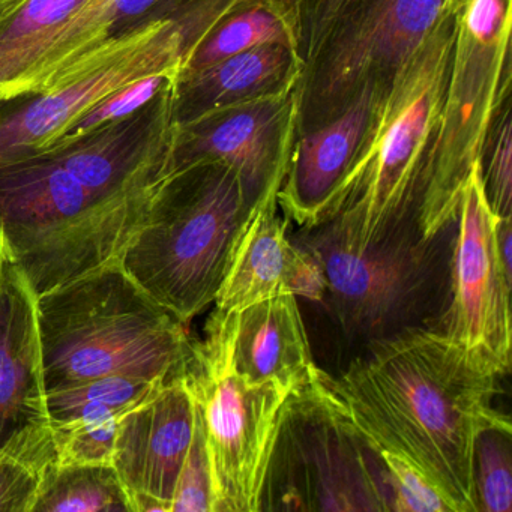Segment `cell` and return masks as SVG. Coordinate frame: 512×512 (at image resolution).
I'll use <instances>...</instances> for the list:
<instances>
[{
    "instance_id": "6da1fadb",
    "label": "cell",
    "mask_w": 512,
    "mask_h": 512,
    "mask_svg": "<svg viewBox=\"0 0 512 512\" xmlns=\"http://www.w3.org/2000/svg\"><path fill=\"white\" fill-rule=\"evenodd\" d=\"M172 85L133 115L0 164V239L40 296L119 260L166 178Z\"/></svg>"
},
{
    "instance_id": "7a4b0ae2",
    "label": "cell",
    "mask_w": 512,
    "mask_h": 512,
    "mask_svg": "<svg viewBox=\"0 0 512 512\" xmlns=\"http://www.w3.org/2000/svg\"><path fill=\"white\" fill-rule=\"evenodd\" d=\"M503 374L437 328H410L368 343L344 373L320 377L379 452L412 464L452 512H478L476 439L511 425L494 407Z\"/></svg>"
},
{
    "instance_id": "3957f363",
    "label": "cell",
    "mask_w": 512,
    "mask_h": 512,
    "mask_svg": "<svg viewBox=\"0 0 512 512\" xmlns=\"http://www.w3.org/2000/svg\"><path fill=\"white\" fill-rule=\"evenodd\" d=\"M37 316L46 391L107 376L169 383L193 349L187 325L119 260L37 296Z\"/></svg>"
},
{
    "instance_id": "277c9868",
    "label": "cell",
    "mask_w": 512,
    "mask_h": 512,
    "mask_svg": "<svg viewBox=\"0 0 512 512\" xmlns=\"http://www.w3.org/2000/svg\"><path fill=\"white\" fill-rule=\"evenodd\" d=\"M259 203L238 173L200 163L166 176L119 257L124 271L182 323L212 304Z\"/></svg>"
},
{
    "instance_id": "5b68a950",
    "label": "cell",
    "mask_w": 512,
    "mask_h": 512,
    "mask_svg": "<svg viewBox=\"0 0 512 512\" xmlns=\"http://www.w3.org/2000/svg\"><path fill=\"white\" fill-rule=\"evenodd\" d=\"M454 38L452 0L436 28L380 88L343 202L328 220L347 238L368 242L418 215L419 181L442 112Z\"/></svg>"
},
{
    "instance_id": "8992f818",
    "label": "cell",
    "mask_w": 512,
    "mask_h": 512,
    "mask_svg": "<svg viewBox=\"0 0 512 512\" xmlns=\"http://www.w3.org/2000/svg\"><path fill=\"white\" fill-rule=\"evenodd\" d=\"M452 227L425 238L418 215H409L371 241L356 242L326 221L304 229L296 245L322 268L323 299L343 331L368 344L404 329L434 328L430 320L439 307L445 311L440 298L448 296L452 241L448 247L445 236Z\"/></svg>"
},
{
    "instance_id": "52a82bcc",
    "label": "cell",
    "mask_w": 512,
    "mask_h": 512,
    "mask_svg": "<svg viewBox=\"0 0 512 512\" xmlns=\"http://www.w3.org/2000/svg\"><path fill=\"white\" fill-rule=\"evenodd\" d=\"M512 0H454L455 38L436 134L419 181L425 238L454 226L488 128L511 97Z\"/></svg>"
},
{
    "instance_id": "ba28073f",
    "label": "cell",
    "mask_w": 512,
    "mask_h": 512,
    "mask_svg": "<svg viewBox=\"0 0 512 512\" xmlns=\"http://www.w3.org/2000/svg\"><path fill=\"white\" fill-rule=\"evenodd\" d=\"M259 511H392L382 455L320 377L287 397Z\"/></svg>"
},
{
    "instance_id": "9c48e42d",
    "label": "cell",
    "mask_w": 512,
    "mask_h": 512,
    "mask_svg": "<svg viewBox=\"0 0 512 512\" xmlns=\"http://www.w3.org/2000/svg\"><path fill=\"white\" fill-rule=\"evenodd\" d=\"M205 431L214 482V512H257L278 422L289 389L245 380L233 368L215 314L193 341L185 368Z\"/></svg>"
},
{
    "instance_id": "30bf717a",
    "label": "cell",
    "mask_w": 512,
    "mask_h": 512,
    "mask_svg": "<svg viewBox=\"0 0 512 512\" xmlns=\"http://www.w3.org/2000/svg\"><path fill=\"white\" fill-rule=\"evenodd\" d=\"M452 0H349L298 85V136L340 115L364 86L383 85Z\"/></svg>"
},
{
    "instance_id": "8fae6325",
    "label": "cell",
    "mask_w": 512,
    "mask_h": 512,
    "mask_svg": "<svg viewBox=\"0 0 512 512\" xmlns=\"http://www.w3.org/2000/svg\"><path fill=\"white\" fill-rule=\"evenodd\" d=\"M187 46L172 23L151 26L119 43L67 85L0 104V164L46 151L98 101L154 74L178 76Z\"/></svg>"
},
{
    "instance_id": "7c38bea8",
    "label": "cell",
    "mask_w": 512,
    "mask_h": 512,
    "mask_svg": "<svg viewBox=\"0 0 512 512\" xmlns=\"http://www.w3.org/2000/svg\"><path fill=\"white\" fill-rule=\"evenodd\" d=\"M497 223L481 178L473 166L458 206L449 257L448 307L440 331L490 361L500 373L511 368L512 277L497 247Z\"/></svg>"
},
{
    "instance_id": "4fadbf2b",
    "label": "cell",
    "mask_w": 512,
    "mask_h": 512,
    "mask_svg": "<svg viewBox=\"0 0 512 512\" xmlns=\"http://www.w3.org/2000/svg\"><path fill=\"white\" fill-rule=\"evenodd\" d=\"M298 88L173 127L166 176L200 163L238 173L256 203L277 194L298 136Z\"/></svg>"
},
{
    "instance_id": "5bb4252c",
    "label": "cell",
    "mask_w": 512,
    "mask_h": 512,
    "mask_svg": "<svg viewBox=\"0 0 512 512\" xmlns=\"http://www.w3.org/2000/svg\"><path fill=\"white\" fill-rule=\"evenodd\" d=\"M0 454L23 458L44 473L58 463L47 413L37 295L8 259L0 265Z\"/></svg>"
},
{
    "instance_id": "9a60e30c",
    "label": "cell",
    "mask_w": 512,
    "mask_h": 512,
    "mask_svg": "<svg viewBox=\"0 0 512 512\" xmlns=\"http://www.w3.org/2000/svg\"><path fill=\"white\" fill-rule=\"evenodd\" d=\"M247 2L91 0L59 32L38 62L29 80L28 95L67 85L100 62L119 43L160 23H172L179 29L187 46L188 59L223 17Z\"/></svg>"
},
{
    "instance_id": "2e32d148",
    "label": "cell",
    "mask_w": 512,
    "mask_h": 512,
    "mask_svg": "<svg viewBox=\"0 0 512 512\" xmlns=\"http://www.w3.org/2000/svg\"><path fill=\"white\" fill-rule=\"evenodd\" d=\"M194 428L196 404L184 376L119 418L112 464L133 512H170Z\"/></svg>"
},
{
    "instance_id": "e0dca14e",
    "label": "cell",
    "mask_w": 512,
    "mask_h": 512,
    "mask_svg": "<svg viewBox=\"0 0 512 512\" xmlns=\"http://www.w3.org/2000/svg\"><path fill=\"white\" fill-rule=\"evenodd\" d=\"M382 85L364 86L331 121L296 136L277 202L287 220L313 229L331 220L370 127Z\"/></svg>"
},
{
    "instance_id": "ac0fdd59",
    "label": "cell",
    "mask_w": 512,
    "mask_h": 512,
    "mask_svg": "<svg viewBox=\"0 0 512 512\" xmlns=\"http://www.w3.org/2000/svg\"><path fill=\"white\" fill-rule=\"evenodd\" d=\"M277 194L265 197L248 221L215 298L220 311H239L281 295L323 301L325 278L317 260L287 238Z\"/></svg>"
},
{
    "instance_id": "d6986e66",
    "label": "cell",
    "mask_w": 512,
    "mask_h": 512,
    "mask_svg": "<svg viewBox=\"0 0 512 512\" xmlns=\"http://www.w3.org/2000/svg\"><path fill=\"white\" fill-rule=\"evenodd\" d=\"M233 368L254 385L274 383L289 391L316 376L310 341L293 295L275 296L239 311L215 308Z\"/></svg>"
},
{
    "instance_id": "ffe728a7",
    "label": "cell",
    "mask_w": 512,
    "mask_h": 512,
    "mask_svg": "<svg viewBox=\"0 0 512 512\" xmlns=\"http://www.w3.org/2000/svg\"><path fill=\"white\" fill-rule=\"evenodd\" d=\"M302 71L295 47L271 43L178 74L172 85L173 127L224 107L292 91L298 88Z\"/></svg>"
},
{
    "instance_id": "44dd1931",
    "label": "cell",
    "mask_w": 512,
    "mask_h": 512,
    "mask_svg": "<svg viewBox=\"0 0 512 512\" xmlns=\"http://www.w3.org/2000/svg\"><path fill=\"white\" fill-rule=\"evenodd\" d=\"M91 0H19L0 13V101L28 95L29 80L59 32Z\"/></svg>"
},
{
    "instance_id": "7402d4cb",
    "label": "cell",
    "mask_w": 512,
    "mask_h": 512,
    "mask_svg": "<svg viewBox=\"0 0 512 512\" xmlns=\"http://www.w3.org/2000/svg\"><path fill=\"white\" fill-rule=\"evenodd\" d=\"M287 44L298 52L295 25L283 0H248L200 41L178 74L200 70L263 44ZM299 55V53H298Z\"/></svg>"
},
{
    "instance_id": "603a6c76",
    "label": "cell",
    "mask_w": 512,
    "mask_h": 512,
    "mask_svg": "<svg viewBox=\"0 0 512 512\" xmlns=\"http://www.w3.org/2000/svg\"><path fill=\"white\" fill-rule=\"evenodd\" d=\"M32 512H133L113 464H56Z\"/></svg>"
},
{
    "instance_id": "cb8c5ba5",
    "label": "cell",
    "mask_w": 512,
    "mask_h": 512,
    "mask_svg": "<svg viewBox=\"0 0 512 512\" xmlns=\"http://www.w3.org/2000/svg\"><path fill=\"white\" fill-rule=\"evenodd\" d=\"M161 385L124 376L83 380L46 391L47 413L53 427L119 418Z\"/></svg>"
},
{
    "instance_id": "d4e9b609",
    "label": "cell",
    "mask_w": 512,
    "mask_h": 512,
    "mask_svg": "<svg viewBox=\"0 0 512 512\" xmlns=\"http://www.w3.org/2000/svg\"><path fill=\"white\" fill-rule=\"evenodd\" d=\"M511 433V425H496L476 439L473 481L478 512L512 511Z\"/></svg>"
},
{
    "instance_id": "484cf974",
    "label": "cell",
    "mask_w": 512,
    "mask_h": 512,
    "mask_svg": "<svg viewBox=\"0 0 512 512\" xmlns=\"http://www.w3.org/2000/svg\"><path fill=\"white\" fill-rule=\"evenodd\" d=\"M511 97L499 107L481 154V178L488 205L497 218H512Z\"/></svg>"
},
{
    "instance_id": "4316f807",
    "label": "cell",
    "mask_w": 512,
    "mask_h": 512,
    "mask_svg": "<svg viewBox=\"0 0 512 512\" xmlns=\"http://www.w3.org/2000/svg\"><path fill=\"white\" fill-rule=\"evenodd\" d=\"M175 77L173 74H154V76L142 77V79L134 80V82L116 89L115 92L98 101L85 115L80 116L58 142L83 136L95 128L133 115L137 110L151 103L158 94H161L175 80Z\"/></svg>"
},
{
    "instance_id": "83f0119b",
    "label": "cell",
    "mask_w": 512,
    "mask_h": 512,
    "mask_svg": "<svg viewBox=\"0 0 512 512\" xmlns=\"http://www.w3.org/2000/svg\"><path fill=\"white\" fill-rule=\"evenodd\" d=\"M119 418L53 427L56 464H112Z\"/></svg>"
},
{
    "instance_id": "f1b7e54d",
    "label": "cell",
    "mask_w": 512,
    "mask_h": 512,
    "mask_svg": "<svg viewBox=\"0 0 512 512\" xmlns=\"http://www.w3.org/2000/svg\"><path fill=\"white\" fill-rule=\"evenodd\" d=\"M214 482L205 431L196 409L193 442L179 473L170 512H214Z\"/></svg>"
},
{
    "instance_id": "f546056e",
    "label": "cell",
    "mask_w": 512,
    "mask_h": 512,
    "mask_svg": "<svg viewBox=\"0 0 512 512\" xmlns=\"http://www.w3.org/2000/svg\"><path fill=\"white\" fill-rule=\"evenodd\" d=\"M386 467L394 512H452L428 479L398 455L379 452Z\"/></svg>"
},
{
    "instance_id": "4dcf8cb0",
    "label": "cell",
    "mask_w": 512,
    "mask_h": 512,
    "mask_svg": "<svg viewBox=\"0 0 512 512\" xmlns=\"http://www.w3.org/2000/svg\"><path fill=\"white\" fill-rule=\"evenodd\" d=\"M283 2L292 16L299 58L305 67L349 0H283Z\"/></svg>"
},
{
    "instance_id": "1f68e13d",
    "label": "cell",
    "mask_w": 512,
    "mask_h": 512,
    "mask_svg": "<svg viewBox=\"0 0 512 512\" xmlns=\"http://www.w3.org/2000/svg\"><path fill=\"white\" fill-rule=\"evenodd\" d=\"M46 473L13 454H0V512H32Z\"/></svg>"
},
{
    "instance_id": "d6a6232c",
    "label": "cell",
    "mask_w": 512,
    "mask_h": 512,
    "mask_svg": "<svg viewBox=\"0 0 512 512\" xmlns=\"http://www.w3.org/2000/svg\"><path fill=\"white\" fill-rule=\"evenodd\" d=\"M16 2H19V0H0V13L2 11L8 10V8L13 7ZM5 103V101H0V104Z\"/></svg>"
},
{
    "instance_id": "836d02e7",
    "label": "cell",
    "mask_w": 512,
    "mask_h": 512,
    "mask_svg": "<svg viewBox=\"0 0 512 512\" xmlns=\"http://www.w3.org/2000/svg\"><path fill=\"white\" fill-rule=\"evenodd\" d=\"M5 259H7V253H5L4 242L0 239V265L4 263Z\"/></svg>"
}]
</instances>
